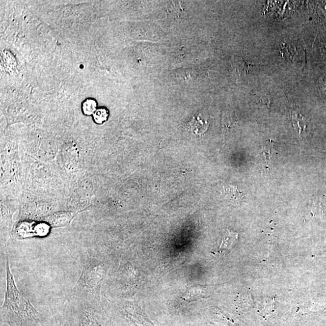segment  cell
Listing matches in <instances>:
<instances>
[{"label":"cell","instance_id":"cell-1","mask_svg":"<svg viewBox=\"0 0 326 326\" xmlns=\"http://www.w3.org/2000/svg\"><path fill=\"white\" fill-rule=\"evenodd\" d=\"M6 272V291L1 311L2 321L9 326H36L39 321V313L18 290L7 256Z\"/></svg>","mask_w":326,"mask_h":326},{"label":"cell","instance_id":"cell-2","mask_svg":"<svg viewBox=\"0 0 326 326\" xmlns=\"http://www.w3.org/2000/svg\"><path fill=\"white\" fill-rule=\"evenodd\" d=\"M105 274V269L102 265H85L73 289V294L81 297H90L97 301H101V291Z\"/></svg>","mask_w":326,"mask_h":326},{"label":"cell","instance_id":"cell-3","mask_svg":"<svg viewBox=\"0 0 326 326\" xmlns=\"http://www.w3.org/2000/svg\"><path fill=\"white\" fill-rule=\"evenodd\" d=\"M75 216L72 212H57L47 217L46 220L52 227H62L69 225Z\"/></svg>","mask_w":326,"mask_h":326},{"label":"cell","instance_id":"cell-4","mask_svg":"<svg viewBox=\"0 0 326 326\" xmlns=\"http://www.w3.org/2000/svg\"><path fill=\"white\" fill-rule=\"evenodd\" d=\"M223 196L227 200L234 204H239L243 202L244 193L239 190L237 187L223 183Z\"/></svg>","mask_w":326,"mask_h":326},{"label":"cell","instance_id":"cell-5","mask_svg":"<svg viewBox=\"0 0 326 326\" xmlns=\"http://www.w3.org/2000/svg\"><path fill=\"white\" fill-rule=\"evenodd\" d=\"M238 239V234L231 232L229 230L223 238L219 248V251L225 252L233 248Z\"/></svg>","mask_w":326,"mask_h":326},{"label":"cell","instance_id":"cell-6","mask_svg":"<svg viewBox=\"0 0 326 326\" xmlns=\"http://www.w3.org/2000/svg\"><path fill=\"white\" fill-rule=\"evenodd\" d=\"M206 293L203 289L198 287H194L189 289L184 293L182 298L184 300L188 302H193L198 300L201 299L206 298Z\"/></svg>","mask_w":326,"mask_h":326},{"label":"cell","instance_id":"cell-7","mask_svg":"<svg viewBox=\"0 0 326 326\" xmlns=\"http://www.w3.org/2000/svg\"><path fill=\"white\" fill-rule=\"evenodd\" d=\"M191 128L194 134L198 136H201L202 134L206 133L209 127V123L207 121H202L200 118L198 117L196 119H193L191 122Z\"/></svg>","mask_w":326,"mask_h":326},{"label":"cell","instance_id":"cell-8","mask_svg":"<svg viewBox=\"0 0 326 326\" xmlns=\"http://www.w3.org/2000/svg\"><path fill=\"white\" fill-rule=\"evenodd\" d=\"M97 109V102L95 99L88 98L82 104V111L85 115H93Z\"/></svg>","mask_w":326,"mask_h":326},{"label":"cell","instance_id":"cell-9","mask_svg":"<svg viewBox=\"0 0 326 326\" xmlns=\"http://www.w3.org/2000/svg\"><path fill=\"white\" fill-rule=\"evenodd\" d=\"M109 117V110L104 107L97 109L93 115L94 122L98 125H102L106 122Z\"/></svg>","mask_w":326,"mask_h":326},{"label":"cell","instance_id":"cell-10","mask_svg":"<svg viewBox=\"0 0 326 326\" xmlns=\"http://www.w3.org/2000/svg\"><path fill=\"white\" fill-rule=\"evenodd\" d=\"M238 60V71L241 75L246 76L250 74L254 65L246 60L240 58Z\"/></svg>","mask_w":326,"mask_h":326},{"label":"cell","instance_id":"cell-11","mask_svg":"<svg viewBox=\"0 0 326 326\" xmlns=\"http://www.w3.org/2000/svg\"><path fill=\"white\" fill-rule=\"evenodd\" d=\"M82 326H102L90 313L86 312L82 320Z\"/></svg>","mask_w":326,"mask_h":326},{"label":"cell","instance_id":"cell-12","mask_svg":"<svg viewBox=\"0 0 326 326\" xmlns=\"http://www.w3.org/2000/svg\"><path fill=\"white\" fill-rule=\"evenodd\" d=\"M319 86L321 91L326 95V77H322L320 79Z\"/></svg>","mask_w":326,"mask_h":326},{"label":"cell","instance_id":"cell-13","mask_svg":"<svg viewBox=\"0 0 326 326\" xmlns=\"http://www.w3.org/2000/svg\"><path fill=\"white\" fill-rule=\"evenodd\" d=\"M318 206H320L321 210L325 209L326 210V196H323L320 197L318 201Z\"/></svg>","mask_w":326,"mask_h":326}]
</instances>
